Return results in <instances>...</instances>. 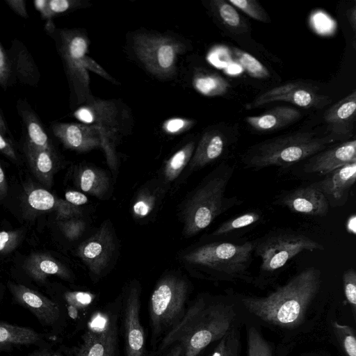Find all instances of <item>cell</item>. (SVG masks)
Returning <instances> with one entry per match:
<instances>
[{"mask_svg":"<svg viewBox=\"0 0 356 356\" xmlns=\"http://www.w3.org/2000/svg\"><path fill=\"white\" fill-rule=\"evenodd\" d=\"M239 306L236 296L200 294L181 320L159 342L155 353L159 355L170 346H179L181 356H198L240 326Z\"/></svg>","mask_w":356,"mask_h":356,"instance_id":"cell-1","label":"cell"},{"mask_svg":"<svg viewBox=\"0 0 356 356\" xmlns=\"http://www.w3.org/2000/svg\"><path fill=\"white\" fill-rule=\"evenodd\" d=\"M321 272L308 267L266 296H236L241 309L262 325L280 331L300 327L319 294Z\"/></svg>","mask_w":356,"mask_h":356,"instance_id":"cell-2","label":"cell"},{"mask_svg":"<svg viewBox=\"0 0 356 356\" xmlns=\"http://www.w3.org/2000/svg\"><path fill=\"white\" fill-rule=\"evenodd\" d=\"M254 248V241H212L187 250L181 260L199 278L254 284V277L250 271Z\"/></svg>","mask_w":356,"mask_h":356,"instance_id":"cell-3","label":"cell"},{"mask_svg":"<svg viewBox=\"0 0 356 356\" xmlns=\"http://www.w3.org/2000/svg\"><path fill=\"white\" fill-rule=\"evenodd\" d=\"M234 172V165L222 162L187 197L180 213L186 237L196 235L218 216L243 204L238 197L225 195Z\"/></svg>","mask_w":356,"mask_h":356,"instance_id":"cell-4","label":"cell"},{"mask_svg":"<svg viewBox=\"0 0 356 356\" xmlns=\"http://www.w3.org/2000/svg\"><path fill=\"white\" fill-rule=\"evenodd\" d=\"M336 143L327 133L298 131L256 143L241 156L245 169L259 170L275 166L288 168L306 160Z\"/></svg>","mask_w":356,"mask_h":356,"instance_id":"cell-5","label":"cell"},{"mask_svg":"<svg viewBox=\"0 0 356 356\" xmlns=\"http://www.w3.org/2000/svg\"><path fill=\"white\" fill-rule=\"evenodd\" d=\"M323 250V245L300 232L289 229L269 231L254 240V254L261 263L254 284L261 286L272 282L275 275L298 254Z\"/></svg>","mask_w":356,"mask_h":356,"instance_id":"cell-6","label":"cell"},{"mask_svg":"<svg viewBox=\"0 0 356 356\" xmlns=\"http://www.w3.org/2000/svg\"><path fill=\"white\" fill-rule=\"evenodd\" d=\"M189 293L188 282L180 275L168 274L157 282L149 302L152 346L156 347L184 317Z\"/></svg>","mask_w":356,"mask_h":356,"instance_id":"cell-7","label":"cell"},{"mask_svg":"<svg viewBox=\"0 0 356 356\" xmlns=\"http://www.w3.org/2000/svg\"><path fill=\"white\" fill-rule=\"evenodd\" d=\"M44 29L55 41L72 95L78 104L83 102L89 95V77L84 66L86 37L76 30L56 29L52 21L47 22Z\"/></svg>","mask_w":356,"mask_h":356,"instance_id":"cell-8","label":"cell"},{"mask_svg":"<svg viewBox=\"0 0 356 356\" xmlns=\"http://www.w3.org/2000/svg\"><path fill=\"white\" fill-rule=\"evenodd\" d=\"M51 130L63 146L71 150L84 152L102 147L114 174L117 159L113 148L98 127L89 124L54 122L51 124Z\"/></svg>","mask_w":356,"mask_h":356,"instance_id":"cell-9","label":"cell"},{"mask_svg":"<svg viewBox=\"0 0 356 356\" xmlns=\"http://www.w3.org/2000/svg\"><path fill=\"white\" fill-rule=\"evenodd\" d=\"M134 47L147 69L159 76L174 72L177 55L181 50V44L170 38L147 35L136 38Z\"/></svg>","mask_w":356,"mask_h":356,"instance_id":"cell-10","label":"cell"},{"mask_svg":"<svg viewBox=\"0 0 356 356\" xmlns=\"http://www.w3.org/2000/svg\"><path fill=\"white\" fill-rule=\"evenodd\" d=\"M117 337L115 318L107 313L97 312L90 320L76 355L115 356Z\"/></svg>","mask_w":356,"mask_h":356,"instance_id":"cell-11","label":"cell"},{"mask_svg":"<svg viewBox=\"0 0 356 356\" xmlns=\"http://www.w3.org/2000/svg\"><path fill=\"white\" fill-rule=\"evenodd\" d=\"M283 101L304 108L320 109L330 104L331 99L319 93L311 86L302 83H289L266 91L245 106L246 110L267 104Z\"/></svg>","mask_w":356,"mask_h":356,"instance_id":"cell-12","label":"cell"},{"mask_svg":"<svg viewBox=\"0 0 356 356\" xmlns=\"http://www.w3.org/2000/svg\"><path fill=\"white\" fill-rule=\"evenodd\" d=\"M140 286L131 283L122 300V323L126 356H145V337L140 318Z\"/></svg>","mask_w":356,"mask_h":356,"instance_id":"cell-13","label":"cell"},{"mask_svg":"<svg viewBox=\"0 0 356 356\" xmlns=\"http://www.w3.org/2000/svg\"><path fill=\"white\" fill-rule=\"evenodd\" d=\"M116 248L114 232L108 222L78 248L77 254L95 277H100L108 267Z\"/></svg>","mask_w":356,"mask_h":356,"instance_id":"cell-14","label":"cell"},{"mask_svg":"<svg viewBox=\"0 0 356 356\" xmlns=\"http://www.w3.org/2000/svg\"><path fill=\"white\" fill-rule=\"evenodd\" d=\"M273 204L293 213L310 216H325L330 209L323 193L312 184L283 191L275 196Z\"/></svg>","mask_w":356,"mask_h":356,"instance_id":"cell-15","label":"cell"},{"mask_svg":"<svg viewBox=\"0 0 356 356\" xmlns=\"http://www.w3.org/2000/svg\"><path fill=\"white\" fill-rule=\"evenodd\" d=\"M356 163V140H349L329 147L306 159L303 170L325 176L348 163Z\"/></svg>","mask_w":356,"mask_h":356,"instance_id":"cell-16","label":"cell"},{"mask_svg":"<svg viewBox=\"0 0 356 356\" xmlns=\"http://www.w3.org/2000/svg\"><path fill=\"white\" fill-rule=\"evenodd\" d=\"M355 118V90L329 107L323 114L327 134L340 143L349 140L353 136Z\"/></svg>","mask_w":356,"mask_h":356,"instance_id":"cell-17","label":"cell"},{"mask_svg":"<svg viewBox=\"0 0 356 356\" xmlns=\"http://www.w3.org/2000/svg\"><path fill=\"white\" fill-rule=\"evenodd\" d=\"M356 181V163H348L311 184L325 197L330 207H339L346 204L350 191Z\"/></svg>","mask_w":356,"mask_h":356,"instance_id":"cell-18","label":"cell"},{"mask_svg":"<svg viewBox=\"0 0 356 356\" xmlns=\"http://www.w3.org/2000/svg\"><path fill=\"white\" fill-rule=\"evenodd\" d=\"M233 140L222 131L212 129L205 132L200 140L189 162V170L195 171L222 159Z\"/></svg>","mask_w":356,"mask_h":356,"instance_id":"cell-19","label":"cell"},{"mask_svg":"<svg viewBox=\"0 0 356 356\" xmlns=\"http://www.w3.org/2000/svg\"><path fill=\"white\" fill-rule=\"evenodd\" d=\"M9 288L15 300L33 314L41 323L49 325L58 319L60 309L54 301L21 284H10Z\"/></svg>","mask_w":356,"mask_h":356,"instance_id":"cell-20","label":"cell"},{"mask_svg":"<svg viewBox=\"0 0 356 356\" xmlns=\"http://www.w3.org/2000/svg\"><path fill=\"white\" fill-rule=\"evenodd\" d=\"M7 51L14 79L24 85L38 86L40 78L39 69L25 45L15 39Z\"/></svg>","mask_w":356,"mask_h":356,"instance_id":"cell-21","label":"cell"},{"mask_svg":"<svg viewBox=\"0 0 356 356\" xmlns=\"http://www.w3.org/2000/svg\"><path fill=\"white\" fill-rule=\"evenodd\" d=\"M302 116L299 110L289 106H277L266 113L245 118L247 124L255 131L272 132L286 127Z\"/></svg>","mask_w":356,"mask_h":356,"instance_id":"cell-22","label":"cell"},{"mask_svg":"<svg viewBox=\"0 0 356 356\" xmlns=\"http://www.w3.org/2000/svg\"><path fill=\"white\" fill-rule=\"evenodd\" d=\"M17 110L26 132L25 141L38 149L55 150L44 125L31 105L25 99H19Z\"/></svg>","mask_w":356,"mask_h":356,"instance_id":"cell-23","label":"cell"},{"mask_svg":"<svg viewBox=\"0 0 356 356\" xmlns=\"http://www.w3.org/2000/svg\"><path fill=\"white\" fill-rule=\"evenodd\" d=\"M24 151L35 175L43 184L50 186L57 164L55 150L38 149L25 141Z\"/></svg>","mask_w":356,"mask_h":356,"instance_id":"cell-24","label":"cell"},{"mask_svg":"<svg viewBox=\"0 0 356 356\" xmlns=\"http://www.w3.org/2000/svg\"><path fill=\"white\" fill-rule=\"evenodd\" d=\"M24 268L29 275L38 282H44L50 275L66 280L70 278L69 270L56 259L46 254H31Z\"/></svg>","mask_w":356,"mask_h":356,"instance_id":"cell-25","label":"cell"},{"mask_svg":"<svg viewBox=\"0 0 356 356\" xmlns=\"http://www.w3.org/2000/svg\"><path fill=\"white\" fill-rule=\"evenodd\" d=\"M80 189L99 199H103L110 188V179L107 173L98 168L86 166L78 175Z\"/></svg>","mask_w":356,"mask_h":356,"instance_id":"cell-26","label":"cell"},{"mask_svg":"<svg viewBox=\"0 0 356 356\" xmlns=\"http://www.w3.org/2000/svg\"><path fill=\"white\" fill-rule=\"evenodd\" d=\"M40 339V334L29 327L0 323V350L33 344Z\"/></svg>","mask_w":356,"mask_h":356,"instance_id":"cell-27","label":"cell"},{"mask_svg":"<svg viewBox=\"0 0 356 356\" xmlns=\"http://www.w3.org/2000/svg\"><path fill=\"white\" fill-rule=\"evenodd\" d=\"M263 213L259 210L245 212L221 223L211 234V237L226 236L244 228L253 226L261 221Z\"/></svg>","mask_w":356,"mask_h":356,"instance_id":"cell-28","label":"cell"},{"mask_svg":"<svg viewBox=\"0 0 356 356\" xmlns=\"http://www.w3.org/2000/svg\"><path fill=\"white\" fill-rule=\"evenodd\" d=\"M213 10L222 24L234 33H243L248 26L236 8L228 1L215 0L211 1Z\"/></svg>","mask_w":356,"mask_h":356,"instance_id":"cell-29","label":"cell"},{"mask_svg":"<svg viewBox=\"0 0 356 356\" xmlns=\"http://www.w3.org/2000/svg\"><path fill=\"white\" fill-rule=\"evenodd\" d=\"M195 89L204 95L215 97L227 92L229 82L215 72H206L197 74L193 80Z\"/></svg>","mask_w":356,"mask_h":356,"instance_id":"cell-30","label":"cell"},{"mask_svg":"<svg viewBox=\"0 0 356 356\" xmlns=\"http://www.w3.org/2000/svg\"><path fill=\"white\" fill-rule=\"evenodd\" d=\"M195 150V143L190 142L177 151L165 163L163 177L170 183L176 179L189 163Z\"/></svg>","mask_w":356,"mask_h":356,"instance_id":"cell-31","label":"cell"},{"mask_svg":"<svg viewBox=\"0 0 356 356\" xmlns=\"http://www.w3.org/2000/svg\"><path fill=\"white\" fill-rule=\"evenodd\" d=\"M247 356H275L271 344L253 324L246 326Z\"/></svg>","mask_w":356,"mask_h":356,"instance_id":"cell-32","label":"cell"},{"mask_svg":"<svg viewBox=\"0 0 356 356\" xmlns=\"http://www.w3.org/2000/svg\"><path fill=\"white\" fill-rule=\"evenodd\" d=\"M232 52L237 62L250 76L264 79L269 76L268 69L251 54L237 48H233Z\"/></svg>","mask_w":356,"mask_h":356,"instance_id":"cell-33","label":"cell"},{"mask_svg":"<svg viewBox=\"0 0 356 356\" xmlns=\"http://www.w3.org/2000/svg\"><path fill=\"white\" fill-rule=\"evenodd\" d=\"M159 200V193L147 188L143 189L132 205V213L137 219L147 217L155 208Z\"/></svg>","mask_w":356,"mask_h":356,"instance_id":"cell-34","label":"cell"},{"mask_svg":"<svg viewBox=\"0 0 356 356\" xmlns=\"http://www.w3.org/2000/svg\"><path fill=\"white\" fill-rule=\"evenodd\" d=\"M334 332L346 356H356V338L355 329L337 321L332 323Z\"/></svg>","mask_w":356,"mask_h":356,"instance_id":"cell-35","label":"cell"},{"mask_svg":"<svg viewBox=\"0 0 356 356\" xmlns=\"http://www.w3.org/2000/svg\"><path fill=\"white\" fill-rule=\"evenodd\" d=\"M55 197L48 191L43 188L32 190L27 197L29 206L37 211H49L56 206Z\"/></svg>","mask_w":356,"mask_h":356,"instance_id":"cell-36","label":"cell"},{"mask_svg":"<svg viewBox=\"0 0 356 356\" xmlns=\"http://www.w3.org/2000/svg\"><path fill=\"white\" fill-rule=\"evenodd\" d=\"M228 2L255 20L269 22L268 15L256 0H229Z\"/></svg>","mask_w":356,"mask_h":356,"instance_id":"cell-37","label":"cell"},{"mask_svg":"<svg viewBox=\"0 0 356 356\" xmlns=\"http://www.w3.org/2000/svg\"><path fill=\"white\" fill-rule=\"evenodd\" d=\"M345 298L350 306L354 318L356 316V272L353 268L346 270L342 275Z\"/></svg>","mask_w":356,"mask_h":356,"instance_id":"cell-38","label":"cell"},{"mask_svg":"<svg viewBox=\"0 0 356 356\" xmlns=\"http://www.w3.org/2000/svg\"><path fill=\"white\" fill-rule=\"evenodd\" d=\"M14 81L8 51L0 42V86L6 90L12 86Z\"/></svg>","mask_w":356,"mask_h":356,"instance_id":"cell-39","label":"cell"},{"mask_svg":"<svg viewBox=\"0 0 356 356\" xmlns=\"http://www.w3.org/2000/svg\"><path fill=\"white\" fill-rule=\"evenodd\" d=\"M60 227L67 238L74 241L79 238L83 234L86 228V223L81 219L74 218L61 221Z\"/></svg>","mask_w":356,"mask_h":356,"instance_id":"cell-40","label":"cell"},{"mask_svg":"<svg viewBox=\"0 0 356 356\" xmlns=\"http://www.w3.org/2000/svg\"><path fill=\"white\" fill-rule=\"evenodd\" d=\"M54 209L56 211V218L60 221L77 218L81 213L79 207L74 206L62 199L56 200Z\"/></svg>","mask_w":356,"mask_h":356,"instance_id":"cell-41","label":"cell"},{"mask_svg":"<svg viewBox=\"0 0 356 356\" xmlns=\"http://www.w3.org/2000/svg\"><path fill=\"white\" fill-rule=\"evenodd\" d=\"M78 3L74 0H48L47 22L52 21L53 17L72 9Z\"/></svg>","mask_w":356,"mask_h":356,"instance_id":"cell-42","label":"cell"},{"mask_svg":"<svg viewBox=\"0 0 356 356\" xmlns=\"http://www.w3.org/2000/svg\"><path fill=\"white\" fill-rule=\"evenodd\" d=\"M94 296L88 292L74 291L65 294V298L70 307L75 309L86 307L92 301Z\"/></svg>","mask_w":356,"mask_h":356,"instance_id":"cell-43","label":"cell"},{"mask_svg":"<svg viewBox=\"0 0 356 356\" xmlns=\"http://www.w3.org/2000/svg\"><path fill=\"white\" fill-rule=\"evenodd\" d=\"M19 234L14 231H0V253H8L17 245Z\"/></svg>","mask_w":356,"mask_h":356,"instance_id":"cell-44","label":"cell"},{"mask_svg":"<svg viewBox=\"0 0 356 356\" xmlns=\"http://www.w3.org/2000/svg\"><path fill=\"white\" fill-rule=\"evenodd\" d=\"M0 152L13 161H18L17 154L11 141L0 132Z\"/></svg>","mask_w":356,"mask_h":356,"instance_id":"cell-45","label":"cell"},{"mask_svg":"<svg viewBox=\"0 0 356 356\" xmlns=\"http://www.w3.org/2000/svg\"><path fill=\"white\" fill-rule=\"evenodd\" d=\"M5 3L17 15L27 19L29 14L26 9V1L24 0H5Z\"/></svg>","mask_w":356,"mask_h":356,"instance_id":"cell-46","label":"cell"},{"mask_svg":"<svg viewBox=\"0 0 356 356\" xmlns=\"http://www.w3.org/2000/svg\"><path fill=\"white\" fill-rule=\"evenodd\" d=\"M192 124L191 121L175 118L166 122L165 124V129L169 133H177L181 129H184Z\"/></svg>","mask_w":356,"mask_h":356,"instance_id":"cell-47","label":"cell"},{"mask_svg":"<svg viewBox=\"0 0 356 356\" xmlns=\"http://www.w3.org/2000/svg\"><path fill=\"white\" fill-rule=\"evenodd\" d=\"M65 197L67 202L76 207L86 204L88 200L85 194L76 191H67Z\"/></svg>","mask_w":356,"mask_h":356,"instance_id":"cell-48","label":"cell"},{"mask_svg":"<svg viewBox=\"0 0 356 356\" xmlns=\"http://www.w3.org/2000/svg\"><path fill=\"white\" fill-rule=\"evenodd\" d=\"M84 66L86 70H91L104 79L113 81L112 77L99 65L88 56L84 58Z\"/></svg>","mask_w":356,"mask_h":356,"instance_id":"cell-49","label":"cell"},{"mask_svg":"<svg viewBox=\"0 0 356 356\" xmlns=\"http://www.w3.org/2000/svg\"><path fill=\"white\" fill-rule=\"evenodd\" d=\"M33 4L36 10L40 13L42 19H47L48 12V0H35Z\"/></svg>","mask_w":356,"mask_h":356,"instance_id":"cell-50","label":"cell"},{"mask_svg":"<svg viewBox=\"0 0 356 356\" xmlns=\"http://www.w3.org/2000/svg\"><path fill=\"white\" fill-rule=\"evenodd\" d=\"M8 191L6 178L3 168L0 165V200L4 198Z\"/></svg>","mask_w":356,"mask_h":356,"instance_id":"cell-51","label":"cell"},{"mask_svg":"<svg viewBox=\"0 0 356 356\" xmlns=\"http://www.w3.org/2000/svg\"><path fill=\"white\" fill-rule=\"evenodd\" d=\"M181 349L179 346H172L159 356H181Z\"/></svg>","mask_w":356,"mask_h":356,"instance_id":"cell-52","label":"cell"},{"mask_svg":"<svg viewBox=\"0 0 356 356\" xmlns=\"http://www.w3.org/2000/svg\"><path fill=\"white\" fill-rule=\"evenodd\" d=\"M347 17L348 19V21L353 29L354 31H355L356 29V9L355 6H353L352 8L349 9L347 11Z\"/></svg>","mask_w":356,"mask_h":356,"instance_id":"cell-53","label":"cell"},{"mask_svg":"<svg viewBox=\"0 0 356 356\" xmlns=\"http://www.w3.org/2000/svg\"><path fill=\"white\" fill-rule=\"evenodd\" d=\"M28 356H64L57 352L49 350H37Z\"/></svg>","mask_w":356,"mask_h":356,"instance_id":"cell-54","label":"cell"},{"mask_svg":"<svg viewBox=\"0 0 356 356\" xmlns=\"http://www.w3.org/2000/svg\"><path fill=\"white\" fill-rule=\"evenodd\" d=\"M0 132L6 136L9 133V129L2 111L0 108Z\"/></svg>","mask_w":356,"mask_h":356,"instance_id":"cell-55","label":"cell"},{"mask_svg":"<svg viewBox=\"0 0 356 356\" xmlns=\"http://www.w3.org/2000/svg\"><path fill=\"white\" fill-rule=\"evenodd\" d=\"M355 217L353 216V219H350L348 222V229L350 232H352L353 234L355 233Z\"/></svg>","mask_w":356,"mask_h":356,"instance_id":"cell-56","label":"cell"},{"mask_svg":"<svg viewBox=\"0 0 356 356\" xmlns=\"http://www.w3.org/2000/svg\"><path fill=\"white\" fill-rule=\"evenodd\" d=\"M208 356H211V355L210 354V355H209Z\"/></svg>","mask_w":356,"mask_h":356,"instance_id":"cell-57","label":"cell"}]
</instances>
